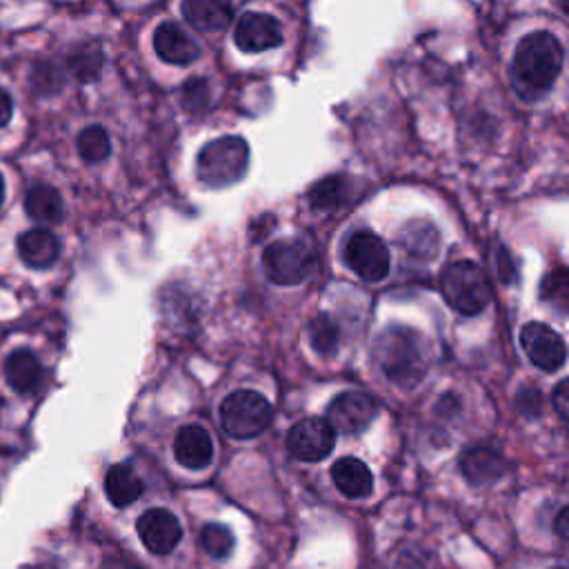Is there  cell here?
<instances>
[{"instance_id": "cell-1", "label": "cell", "mask_w": 569, "mask_h": 569, "mask_svg": "<svg viewBox=\"0 0 569 569\" xmlns=\"http://www.w3.org/2000/svg\"><path fill=\"white\" fill-rule=\"evenodd\" d=\"M565 64V49L560 40L549 31L527 33L511 58V84L513 91L533 102L542 98L558 80Z\"/></svg>"}, {"instance_id": "cell-2", "label": "cell", "mask_w": 569, "mask_h": 569, "mask_svg": "<svg viewBox=\"0 0 569 569\" xmlns=\"http://www.w3.org/2000/svg\"><path fill=\"white\" fill-rule=\"evenodd\" d=\"M371 358L393 385L416 387L429 369V342L411 327L389 325L373 338Z\"/></svg>"}, {"instance_id": "cell-3", "label": "cell", "mask_w": 569, "mask_h": 569, "mask_svg": "<svg viewBox=\"0 0 569 569\" xmlns=\"http://www.w3.org/2000/svg\"><path fill=\"white\" fill-rule=\"evenodd\" d=\"M249 169V144L240 136L209 140L196 158V176L211 189L236 184Z\"/></svg>"}, {"instance_id": "cell-4", "label": "cell", "mask_w": 569, "mask_h": 569, "mask_svg": "<svg viewBox=\"0 0 569 569\" xmlns=\"http://www.w3.org/2000/svg\"><path fill=\"white\" fill-rule=\"evenodd\" d=\"M440 293L453 311L462 316H476L487 307L491 287L487 273L476 262L456 260L440 273Z\"/></svg>"}, {"instance_id": "cell-5", "label": "cell", "mask_w": 569, "mask_h": 569, "mask_svg": "<svg viewBox=\"0 0 569 569\" xmlns=\"http://www.w3.org/2000/svg\"><path fill=\"white\" fill-rule=\"evenodd\" d=\"M220 422L222 429L236 440L256 438L271 422V405L260 391L238 389L222 400Z\"/></svg>"}, {"instance_id": "cell-6", "label": "cell", "mask_w": 569, "mask_h": 569, "mask_svg": "<svg viewBox=\"0 0 569 569\" xmlns=\"http://www.w3.org/2000/svg\"><path fill=\"white\" fill-rule=\"evenodd\" d=\"M262 267L271 282L276 284H298L309 278L316 267V256L311 247L298 238L273 240L262 251Z\"/></svg>"}, {"instance_id": "cell-7", "label": "cell", "mask_w": 569, "mask_h": 569, "mask_svg": "<svg viewBox=\"0 0 569 569\" xmlns=\"http://www.w3.org/2000/svg\"><path fill=\"white\" fill-rule=\"evenodd\" d=\"M347 267L367 282H378L389 273V249L387 244L367 229L353 231L345 244Z\"/></svg>"}, {"instance_id": "cell-8", "label": "cell", "mask_w": 569, "mask_h": 569, "mask_svg": "<svg viewBox=\"0 0 569 569\" xmlns=\"http://www.w3.org/2000/svg\"><path fill=\"white\" fill-rule=\"evenodd\" d=\"M378 405L369 393L342 391L327 407V422L336 433L356 436L362 433L376 418Z\"/></svg>"}, {"instance_id": "cell-9", "label": "cell", "mask_w": 569, "mask_h": 569, "mask_svg": "<svg viewBox=\"0 0 569 569\" xmlns=\"http://www.w3.org/2000/svg\"><path fill=\"white\" fill-rule=\"evenodd\" d=\"M333 442H336L333 427L327 422V418H318V416L302 418L289 429V436H287L289 451L305 462H318L327 458L333 449Z\"/></svg>"}, {"instance_id": "cell-10", "label": "cell", "mask_w": 569, "mask_h": 569, "mask_svg": "<svg viewBox=\"0 0 569 569\" xmlns=\"http://www.w3.org/2000/svg\"><path fill=\"white\" fill-rule=\"evenodd\" d=\"M520 347L542 371H558L567 360L562 338L545 322H527L520 329Z\"/></svg>"}, {"instance_id": "cell-11", "label": "cell", "mask_w": 569, "mask_h": 569, "mask_svg": "<svg viewBox=\"0 0 569 569\" xmlns=\"http://www.w3.org/2000/svg\"><path fill=\"white\" fill-rule=\"evenodd\" d=\"M233 40H236V47L247 53L269 51L282 44V27L269 13L249 11L238 18Z\"/></svg>"}, {"instance_id": "cell-12", "label": "cell", "mask_w": 569, "mask_h": 569, "mask_svg": "<svg viewBox=\"0 0 569 569\" xmlns=\"http://www.w3.org/2000/svg\"><path fill=\"white\" fill-rule=\"evenodd\" d=\"M136 529H138L142 545L156 556L171 553L182 538V527H180L178 518L171 511L160 509V507L144 511L138 518Z\"/></svg>"}, {"instance_id": "cell-13", "label": "cell", "mask_w": 569, "mask_h": 569, "mask_svg": "<svg viewBox=\"0 0 569 569\" xmlns=\"http://www.w3.org/2000/svg\"><path fill=\"white\" fill-rule=\"evenodd\" d=\"M173 456L178 465L191 471H200L213 460V442L204 427L184 425L173 438Z\"/></svg>"}, {"instance_id": "cell-14", "label": "cell", "mask_w": 569, "mask_h": 569, "mask_svg": "<svg viewBox=\"0 0 569 569\" xmlns=\"http://www.w3.org/2000/svg\"><path fill=\"white\" fill-rule=\"evenodd\" d=\"M153 49L169 64H191L200 56V47L176 22H162L153 31Z\"/></svg>"}, {"instance_id": "cell-15", "label": "cell", "mask_w": 569, "mask_h": 569, "mask_svg": "<svg viewBox=\"0 0 569 569\" xmlns=\"http://www.w3.org/2000/svg\"><path fill=\"white\" fill-rule=\"evenodd\" d=\"M16 247L20 260L31 269H47L60 256V240L44 227L22 231Z\"/></svg>"}, {"instance_id": "cell-16", "label": "cell", "mask_w": 569, "mask_h": 569, "mask_svg": "<svg viewBox=\"0 0 569 569\" xmlns=\"http://www.w3.org/2000/svg\"><path fill=\"white\" fill-rule=\"evenodd\" d=\"M398 244L409 258L429 262L440 251V233L431 220H409L398 233Z\"/></svg>"}, {"instance_id": "cell-17", "label": "cell", "mask_w": 569, "mask_h": 569, "mask_svg": "<svg viewBox=\"0 0 569 569\" xmlns=\"http://www.w3.org/2000/svg\"><path fill=\"white\" fill-rule=\"evenodd\" d=\"M505 469L502 456L489 447H471L460 456V471L476 487L496 482Z\"/></svg>"}, {"instance_id": "cell-18", "label": "cell", "mask_w": 569, "mask_h": 569, "mask_svg": "<svg viewBox=\"0 0 569 569\" xmlns=\"http://www.w3.org/2000/svg\"><path fill=\"white\" fill-rule=\"evenodd\" d=\"M182 18L198 31H220L233 18L231 0H182Z\"/></svg>"}, {"instance_id": "cell-19", "label": "cell", "mask_w": 569, "mask_h": 569, "mask_svg": "<svg viewBox=\"0 0 569 569\" xmlns=\"http://www.w3.org/2000/svg\"><path fill=\"white\" fill-rule=\"evenodd\" d=\"M331 478L338 491L347 498H367L373 491V476L369 467L353 456L340 458L331 467Z\"/></svg>"}, {"instance_id": "cell-20", "label": "cell", "mask_w": 569, "mask_h": 569, "mask_svg": "<svg viewBox=\"0 0 569 569\" xmlns=\"http://www.w3.org/2000/svg\"><path fill=\"white\" fill-rule=\"evenodd\" d=\"M4 378L18 393H31L42 382V365L31 349H16L4 362Z\"/></svg>"}, {"instance_id": "cell-21", "label": "cell", "mask_w": 569, "mask_h": 569, "mask_svg": "<svg viewBox=\"0 0 569 569\" xmlns=\"http://www.w3.org/2000/svg\"><path fill=\"white\" fill-rule=\"evenodd\" d=\"M24 211L33 222L58 224L64 218L62 196L51 184H33L24 193Z\"/></svg>"}, {"instance_id": "cell-22", "label": "cell", "mask_w": 569, "mask_h": 569, "mask_svg": "<svg viewBox=\"0 0 569 569\" xmlns=\"http://www.w3.org/2000/svg\"><path fill=\"white\" fill-rule=\"evenodd\" d=\"M104 64L102 47L96 40H82L73 44L64 58L67 71L78 80V82H93L100 78Z\"/></svg>"}, {"instance_id": "cell-23", "label": "cell", "mask_w": 569, "mask_h": 569, "mask_svg": "<svg viewBox=\"0 0 569 569\" xmlns=\"http://www.w3.org/2000/svg\"><path fill=\"white\" fill-rule=\"evenodd\" d=\"M142 480L124 462L109 467V471L104 473V493L113 507H127L136 502L142 496Z\"/></svg>"}, {"instance_id": "cell-24", "label": "cell", "mask_w": 569, "mask_h": 569, "mask_svg": "<svg viewBox=\"0 0 569 569\" xmlns=\"http://www.w3.org/2000/svg\"><path fill=\"white\" fill-rule=\"evenodd\" d=\"M307 336H309V342H311L313 351L322 358H329L338 349L340 327L336 325V320L331 316L318 313L316 318H311V322L307 327Z\"/></svg>"}, {"instance_id": "cell-25", "label": "cell", "mask_w": 569, "mask_h": 569, "mask_svg": "<svg viewBox=\"0 0 569 569\" xmlns=\"http://www.w3.org/2000/svg\"><path fill=\"white\" fill-rule=\"evenodd\" d=\"M76 147H78V153H80V158L84 162L96 164V162H102V160L109 158V153H111V138H109V133L100 124H91V127H87V129H82L78 133Z\"/></svg>"}, {"instance_id": "cell-26", "label": "cell", "mask_w": 569, "mask_h": 569, "mask_svg": "<svg viewBox=\"0 0 569 569\" xmlns=\"http://www.w3.org/2000/svg\"><path fill=\"white\" fill-rule=\"evenodd\" d=\"M29 84L36 96H56L64 87V71L49 60H38L29 71Z\"/></svg>"}, {"instance_id": "cell-27", "label": "cell", "mask_w": 569, "mask_h": 569, "mask_svg": "<svg viewBox=\"0 0 569 569\" xmlns=\"http://www.w3.org/2000/svg\"><path fill=\"white\" fill-rule=\"evenodd\" d=\"M347 189L349 184L345 176H327L309 189V202L313 209H336L338 204H342Z\"/></svg>"}, {"instance_id": "cell-28", "label": "cell", "mask_w": 569, "mask_h": 569, "mask_svg": "<svg viewBox=\"0 0 569 569\" xmlns=\"http://www.w3.org/2000/svg\"><path fill=\"white\" fill-rule=\"evenodd\" d=\"M540 298L560 313L569 309V273L565 267H558L542 278Z\"/></svg>"}, {"instance_id": "cell-29", "label": "cell", "mask_w": 569, "mask_h": 569, "mask_svg": "<svg viewBox=\"0 0 569 569\" xmlns=\"http://www.w3.org/2000/svg\"><path fill=\"white\" fill-rule=\"evenodd\" d=\"M200 542L211 558L224 560L233 549V533L220 522H209L200 531Z\"/></svg>"}, {"instance_id": "cell-30", "label": "cell", "mask_w": 569, "mask_h": 569, "mask_svg": "<svg viewBox=\"0 0 569 569\" xmlns=\"http://www.w3.org/2000/svg\"><path fill=\"white\" fill-rule=\"evenodd\" d=\"M180 104L189 113H200L211 104V87L204 78H191L180 89Z\"/></svg>"}, {"instance_id": "cell-31", "label": "cell", "mask_w": 569, "mask_h": 569, "mask_svg": "<svg viewBox=\"0 0 569 569\" xmlns=\"http://www.w3.org/2000/svg\"><path fill=\"white\" fill-rule=\"evenodd\" d=\"M551 400H553V407L560 413V418L567 420L569 418V380L558 382V387L551 393Z\"/></svg>"}, {"instance_id": "cell-32", "label": "cell", "mask_w": 569, "mask_h": 569, "mask_svg": "<svg viewBox=\"0 0 569 569\" xmlns=\"http://www.w3.org/2000/svg\"><path fill=\"white\" fill-rule=\"evenodd\" d=\"M11 116H13V98L9 96L7 89L0 87V129L9 124Z\"/></svg>"}, {"instance_id": "cell-33", "label": "cell", "mask_w": 569, "mask_h": 569, "mask_svg": "<svg viewBox=\"0 0 569 569\" xmlns=\"http://www.w3.org/2000/svg\"><path fill=\"white\" fill-rule=\"evenodd\" d=\"M556 533L567 540L569 538V507H562L556 516Z\"/></svg>"}, {"instance_id": "cell-34", "label": "cell", "mask_w": 569, "mask_h": 569, "mask_svg": "<svg viewBox=\"0 0 569 569\" xmlns=\"http://www.w3.org/2000/svg\"><path fill=\"white\" fill-rule=\"evenodd\" d=\"M2 202H4V178L0 173V207H2Z\"/></svg>"}, {"instance_id": "cell-35", "label": "cell", "mask_w": 569, "mask_h": 569, "mask_svg": "<svg viewBox=\"0 0 569 569\" xmlns=\"http://www.w3.org/2000/svg\"><path fill=\"white\" fill-rule=\"evenodd\" d=\"M556 569H565V567H556Z\"/></svg>"}]
</instances>
